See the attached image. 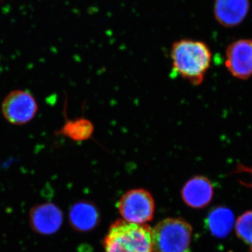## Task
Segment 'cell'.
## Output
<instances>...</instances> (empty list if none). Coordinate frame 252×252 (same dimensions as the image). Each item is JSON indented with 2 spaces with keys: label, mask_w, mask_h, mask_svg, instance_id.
<instances>
[{
  "label": "cell",
  "mask_w": 252,
  "mask_h": 252,
  "mask_svg": "<svg viewBox=\"0 0 252 252\" xmlns=\"http://www.w3.org/2000/svg\"><path fill=\"white\" fill-rule=\"evenodd\" d=\"M154 252H188L193 228L182 218H167L152 229Z\"/></svg>",
  "instance_id": "cell-3"
},
{
  "label": "cell",
  "mask_w": 252,
  "mask_h": 252,
  "mask_svg": "<svg viewBox=\"0 0 252 252\" xmlns=\"http://www.w3.org/2000/svg\"><path fill=\"white\" fill-rule=\"evenodd\" d=\"M117 207L123 220L137 224H147L153 220L155 200L152 193L145 189H132L119 199Z\"/></svg>",
  "instance_id": "cell-4"
},
{
  "label": "cell",
  "mask_w": 252,
  "mask_h": 252,
  "mask_svg": "<svg viewBox=\"0 0 252 252\" xmlns=\"http://www.w3.org/2000/svg\"><path fill=\"white\" fill-rule=\"evenodd\" d=\"M225 65L233 77L247 81L252 77V39H240L227 46Z\"/></svg>",
  "instance_id": "cell-6"
},
{
  "label": "cell",
  "mask_w": 252,
  "mask_h": 252,
  "mask_svg": "<svg viewBox=\"0 0 252 252\" xmlns=\"http://www.w3.org/2000/svg\"><path fill=\"white\" fill-rule=\"evenodd\" d=\"M64 215L56 204L44 203L34 205L29 214V223L33 231L41 235H51L62 227Z\"/></svg>",
  "instance_id": "cell-7"
},
{
  "label": "cell",
  "mask_w": 252,
  "mask_h": 252,
  "mask_svg": "<svg viewBox=\"0 0 252 252\" xmlns=\"http://www.w3.org/2000/svg\"><path fill=\"white\" fill-rule=\"evenodd\" d=\"M234 225L235 218L233 212L226 207H215L207 217V229L217 238L226 237Z\"/></svg>",
  "instance_id": "cell-11"
},
{
  "label": "cell",
  "mask_w": 252,
  "mask_h": 252,
  "mask_svg": "<svg viewBox=\"0 0 252 252\" xmlns=\"http://www.w3.org/2000/svg\"><path fill=\"white\" fill-rule=\"evenodd\" d=\"M235 231L237 237L252 252V210L244 212L235 221Z\"/></svg>",
  "instance_id": "cell-13"
},
{
  "label": "cell",
  "mask_w": 252,
  "mask_h": 252,
  "mask_svg": "<svg viewBox=\"0 0 252 252\" xmlns=\"http://www.w3.org/2000/svg\"><path fill=\"white\" fill-rule=\"evenodd\" d=\"M68 217L72 229L81 233L94 230L100 220L98 209L94 203L86 200L73 204Z\"/></svg>",
  "instance_id": "cell-10"
},
{
  "label": "cell",
  "mask_w": 252,
  "mask_h": 252,
  "mask_svg": "<svg viewBox=\"0 0 252 252\" xmlns=\"http://www.w3.org/2000/svg\"><path fill=\"white\" fill-rule=\"evenodd\" d=\"M170 58L172 72L198 86L203 82L211 66L212 53L203 41L182 39L172 44Z\"/></svg>",
  "instance_id": "cell-1"
},
{
  "label": "cell",
  "mask_w": 252,
  "mask_h": 252,
  "mask_svg": "<svg viewBox=\"0 0 252 252\" xmlns=\"http://www.w3.org/2000/svg\"><path fill=\"white\" fill-rule=\"evenodd\" d=\"M92 123L84 118L74 120H66L64 125L56 132L58 135H63L75 142L89 140L94 132Z\"/></svg>",
  "instance_id": "cell-12"
},
{
  "label": "cell",
  "mask_w": 252,
  "mask_h": 252,
  "mask_svg": "<svg viewBox=\"0 0 252 252\" xmlns=\"http://www.w3.org/2000/svg\"><path fill=\"white\" fill-rule=\"evenodd\" d=\"M38 104L30 91H11L1 103V112L4 119L14 126L28 124L36 117Z\"/></svg>",
  "instance_id": "cell-5"
},
{
  "label": "cell",
  "mask_w": 252,
  "mask_h": 252,
  "mask_svg": "<svg viewBox=\"0 0 252 252\" xmlns=\"http://www.w3.org/2000/svg\"><path fill=\"white\" fill-rule=\"evenodd\" d=\"M104 252H154L152 228L147 224L116 220L103 240Z\"/></svg>",
  "instance_id": "cell-2"
},
{
  "label": "cell",
  "mask_w": 252,
  "mask_h": 252,
  "mask_svg": "<svg viewBox=\"0 0 252 252\" xmlns=\"http://www.w3.org/2000/svg\"><path fill=\"white\" fill-rule=\"evenodd\" d=\"M250 9V0H215L214 16L220 26L237 27L245 21Z\"/></svg>",
  "instance_id": "cell-9"
},
{
  "label": "cell",
  "mask_w": 252,
  "mask_h": 252,
  "mask_svg": "<svg viewBox=\"0 0 252 252\" xmlns=\"http://www.w3.org/2000/svg\"><path fill=\"white\" fill-rule=\"evenodd\" d=\"M233 174H248L251 177V181L250 182H244V181H240V185L243 186V187H246V188L252 189V165H245L243 163L237 164L234 171L233 172Z\"/></svg>",
  "instance_id": "cell-14"
},
{
  "label": "cell",
  "mask_w": 252,
  "mask_h": 252,
  "mask_svg": "<svg viewBox=\"0 0 252 252\" xmlns=\"http://www.w3.org/2000/svg\"><path fill=\"white\" fill-rule=\"evenodd\" d=\"M215 189L211 181L203 175L194 176L181 190L184 203L189 207L203 209L211 203Z\"/></svg>",
  "instance_id": "cell-8"
}]
</instances>
